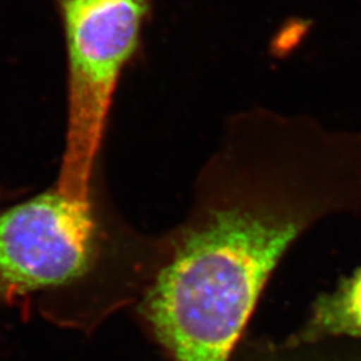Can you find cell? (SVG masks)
<instances>
[{
	"instance_id": "obj_2",
	"label": "cell",
	"mask_w": 361,
	"mask_h": 361,
	"mask_svg": "<svg viewBox=\"0 0 361 361\" xmlns=\"http://www.w3.org/2000/svg\"><path fill=\"white\" fill-rule=\"evenodd\" d=\"M162 235L130 228L97 193L56 185L0 213V308L82 334L134 308L162 261Z\"/></svg>"
},
{
	"instance_id": "obj_5",
	"label": "cell",
	"mask_w": 361,
	"mask_h": 361,
	"mask_svg": "<svg viewBox=\"0 0 361 361\" xmlns=\"http://www.w3.org/2000/svg\"><path fill=\"white\" fill-rule=\"evenodd\" d=\"M228 361H361V340L328 338L302 341L246 337Z\"/></svg>"
},
{
	"instance_id": "obj_1",
	"label": "cell",
	"mask_w": 361,
	"mask_h": 361,
	"mask_svg": "<svg viewBox=\"0 0 361 361\" xmlns=\"http://www.w3.org/2000/svg\"><path fill=\"white\" fill-rule=\"evenodd\" d=\"M338 214H361V131L264 109L234 116L186 219L161 234L137 322L170 361L229 360L288 250Z\"/></svg>"
},
{
	"instance_id": "obj_3",
	"label": "cell",
	"mask_w": 361,
	"mask_h": 361,
	"mask_svg": "<svg viewBox=\"0 0 361 361\" xmlns=\"http://www.w3.org/2000/svg\"><path fill=\"white\" fill-rule=\"evenodd\" d=\"M67 47V128L56 186L94 197V170L119 77L140 42L153 0H52Z\"/></svg>"
},
{
	"instance_id": "obj_4",
	"label": "cell",
	"mask_w": 361,
	"mask_h": 361,
	"mask_svg": "<svg viewBox=\"0 0 361 361\" xmlns=\"http://www.w3.org/2000/svg\"><path fill=\"white\" fill-rule=\"evenodd\" d=\"M289 336L302 341L361 340V267L319 295L304 323Z\"/></svg>"
},
{
	"instance_id": "obj_6",
	"label": "cell",
	"mask_w": 361,
	"mask_h": 361,
	"mask_svg": "<svg viewBox=\"0 0 361 361\" xmlns=\"http://www.w3.org/2000/svg\"><path fill=\"white\" fill-rule=\"evenodd\" d=\"M8 194L10 193H8L7 190H4V189L0 186V201H1V200H6V198L8 197Z\"/></svg>"
}]
</instances>
